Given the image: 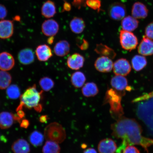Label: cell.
Segmentation results:
<instances>
[{"instance_id": "cell-12", "label": "cell", "mask_w": 153, "mask_h": 153, "mask_svg": "<svg viewBox=\"0 0 153 153\" xmlns=\"http://www.w3.org/2000/svg\"><path fill=\"white\" fill-rule=\"evenodd\" d=\"M59 25L56 21L53 19L45 20L42 25L43 33L48 37H53L58 33Z\"/></svg>"}, {"instance_id": "cell-18", "label": "cell", "mask_w": 153, "mask_h": 153, "mask_svg": "<svg viewBox=\"0 0 153 153\" xmlns=\"http://www.w3.org/2000/svg\"><path fill=\"white\" fill-rule=\"evenodd\" d=\"M117 150V145L114 141L109 138L102 140L98 145L99 153H114Z\"/></svg>"}, {"instance_id": "cell-11", "label": "cell", "mask_w": 153, "mask_h": 153, "mask_svg": "<svg viewBox=\"0 0 153 153\" xmlns=\"http://www.w3.org/2000/svg\"><path fill=\"white\" fill-rule=\"evenodd\" d=\"M112 59L108 57L101 56L97 58L94 63L95 68L97 71L108 73L111 71L113 68Z\"/></svg>"}, {"instance_id": "cell-39", "label": "cell", "mask_w": 153, "mask_h": 153, "mask_svg": "<svg viewBox=\"0 0 153 153\" xmlns=\"http://www.w3.org/2000/svg\"><path fill=\"white\" fill-rule=\"evenodd\" d=\"M7 14V10L4 5L0 4V19H4Z\"/></svg>"}, {"instance_id": "cell-5", "label": "cell", "mask_w": 153, "mask_h": 153, "mask_svg": "<svg viewBox=\"0 0 153 153\" xmlns=\"http://www.w3.org/2000/svg\"><path fill=\"white\" fill-rule=\"evenodd\" d=\"M44 136L47 140L60 143L66 138L65 131L60 124L54 122L45 128Z\"/></svg>"}, {"instance_id": "cell-29", "label": "cell", "mask_w": 153, "mask_h": 153, "mask_svg": "<svg viewBox=\"0 0 153 153\" xmlns=\"http://www.w3.org/2000/svg\"><path fill=\"white\" fill-rule=\"evenodd\" d=\"M147 64L146 58L141 55H135L132 59V66L136 71H139L143 70L146 66Z\"/></svg>"}, {"instance_id": "cell-41", "label": "cell", "mask_w": 153, "mask_h": 153, "mask_svg": "<svg viewBox=\"0 0 153 153\" xmlns=\"http://www.w3.org/2000/svg\"><path fill=\"white\" fill-rule=\"evenodd\" d=\"M71 9V4L68 2L65 1L63 5V11H70Z\"/></svg>"}, {"instance_id": "cell-45", "label": "cell", "mask_w": 153, "mask_h": 153, "mask_svg": "<svg viewBox=\"0 0 153 153\" xmlns=\"http://www.w3.org/2000/svg\"><path fill=\"white\" fill-rule=\"evenodd\" d=\"M53 39H54V37H49L48 39V43L50 45L52 44L53 43Z\"/></svg>"}, {"instance_id": "cell-24", "label": "cell", "mask_w": 153, "mask_h": 153, "mask_svg": "<svg viewBox=\"0 0 153 153\" xmlns=\"http://www.w3.org/2000/svg\"><path fill=\"white\" fill-rule=\"evenodd\" d=\"M70 27L71 30L73 33L79 34L81 33L85 30V22L83 19L75 17L71 21Z\"/></svg>"}, {"instance_id": "cell-43", "label": "cell", "mask_w": 153, "mask_h": 153, "mask_svg": "<svg viewBox=\"0 0 153 153\" xmlns=\"http://www.w3.org/2000/svg\"><path fill=\"white\" fill-rule=\"evenodd\" d=\"M83 153H97L95 149L93 148H88L84 151Z\"/></svg>"}, {"instance_id": "cell-33", "label": "cell", "mask_w": 153, "mask_h": 153, "mask_svg": "<svg viewBox=\"0 0 153 153\" xmlns=\"http://www.w3.org/2000/svg\"><path fill=\"white\" fill-rule=\"evenodd\" d=\"M39 85L43 91H48L54 87L55 83L51 78L45 76L40 79Z\"/></svg>"}, {"instance_id": "cell-22", "label": "cell", "mask_w": 153, "mask_h": 153, "mask_svg": "<svg viewBox=\"0 0 153 153\" xmlns=\"http://www.w3.org/2000/svg\"><path fill=\"white\" fill-rule=\"evenodd\" d=\"M11 149L14 153H30L29 144L25 140L19 139L13 143Z\"/></svg>"}, {"instance_id": "cell-26", "label": "cell", "mask_w": 153, "mask_h": 153, "mask_svg": "<svg viewBox=\"0 0 153 153\" xmlns=\"http://www.w3.org/2000/svg\"><path fill=\"white\" fill-rule=\"evenodd\" d=\"M82 94L86 97H94L98 94L99 90L96 84L92 82L84 85L82 89Z\"/></svg>"}, {"instance_id": "cell-37", "label": "cell", "mask_w": 153, "mask_h": 153, "mask_svg": "<svg viewBox=\"0 0 153 153\" xmlns=\"http://www.w3.org/2000/svg\"><path fill=\"white\" fill-rule=\"evenodd\" d=\"M87 1V0H73L72 4L76 8L79 9L82 7L85 6Z\"/></svg>"}, {"instance_id": "cell-19", "label": "cell", "mask_w": 153, "mask_h": 153, "mask_svg": "<svg viewBox=\"0 0 153 153\" xmlns=\"http://www.w3.org/2000/svg\"><path fill=\"white\" fill-rule=\"evenodd\" d=\"M36 54L38 60L41 62H46L53 55L51 48L45 44L40 45L36 48Z\"/></svg>"}, {"instance_id": "cell-30", "label": "cell", "mask_w": 153, "mask_h": 153, "mask_svg": "<svg viewBox=\"0 0 153 153\" xmlns=\"http://www.w3.org/2000/svg\"><path fill=\"white\" fill-rule=\"evenodd\" d=\"M44 140V136L40 132L35 131L30 134L29 140L32 145L35 147L41 146Z\"/></svg>"}, {"instance_id": "cell-3", "label": "cell", "mask_w": 153, "mask_h": 153, "mask_svg": "<svg viewBox=\"0 0 153 153\" xmlns=\"http://www.w3.org/2000/svg\"><path fill=\"white\" fill-rule=\"evenodd\" d=\"M138 102L137 116L146 124L153 134V97L146 94Z\"/></svg>"}, {"instance_id": "cell-32", "label": "cell", "mask_w": 153, "mask_h": 153, "mask_svg": "<svg viewBox=\"0 0 153 153\" xmlns=\"http://www.w3.org/2000/svg\"><path fill=\"white\" fill-rule=\"evenodd\" d=\"M12 81V76L8 72L0 71V89L7 88Z\"/></svg>"}, {"instance_id": "cell-44", "label": "cell", "mask_w": 153, "mask_h": 153, "mask_svg": "<svg viewBox=\"0 0 153 153\" xmlns=\"http://www.w3.org/2000/svg\"><path fill=\"white\" fill-rule=\"evenodd\" d=\"M48 117L47 116L43 115L41 117L39 118V120L40 122L42 123H45L46 122H47L48 120Z\"/></svg>"}, {"instance_id": "cell-21", "label": "cell", "mask_w": 153, "mask_h": 153, "mask_svg": "<svg viewBox=\"0 0 153 153\" xmlns=\"http://www.w3.org/2000/svg\"><path fill=\"white\" fill-rule=\"evenodd\" d=\"M70 46L66 40H62L55 44L53 48V51L56 56L64 57L70 53Z\"/></svg>"}, {"instance_id": "cell-10", "label": "cell", "mask_w": 153, "mask_h": 153, "mask_svg": "<svg viewBox=\"0 0 153 153\" xmlns=\"http://www.w3.org/2000/svg\"><path fill=\"white\" fill-rule=\"evenodd\" d=\"M113 71L116 75L126 76L131 70V67L128 61L125 59H118L114 63Z\"/></svg>"}, {"instance_id": "cell-2", "label": "cell", "mask_w": 153, "mask_h": 153, "mask_svg": "<svg viewBox=\"0 0 153 153\" xmlns=\"http://www.w3.org/2000/svg\"><path fill=\"white\" fill-rule=\"evenodd\" d=\"M43 91H38L36 85L28 88L20 97V104L16 111L22 110L23 107L28 109L33 108L37 112H41L42 106L39 104Z\"/></svg>"}, {"instance_id": "cell-1", "label": "cell", "mask_w": 153, "mask_h": 153, "mask_svg": "<svg viewBox=\"0 0 153 153\" xmlns=\"http://www.w3.org/2000/svg\"><path fill=\"white\" fill-rule=\"evenodd\" d=\"M112 135L122 142L116 151V153H123L128 145H138L142 146L149 153L148 148L153 144V140L143 136L142 129L135 120L122 117L116 123L112 124Z\"/></svg>"}, {"instance_id": "cell-27", "label": "cell", "mask_w": 153, "mask_h": 153, "mask_svg": "<svg viewBox=\"0 0 153 153\" xmlns=\"http://www.w3.org/2000/svg\"><path fill=\"white\" fill-rule=\"evenodd\" d=\"M86 81V78L85 74L81 71L74 72L71 77V82L72 85L76 88L83 87Z\"/></svg>"}, {"instance_id": "cell-34", "label": "cell", "mask_w": 153, "mask_h": 153, "mask_svg": "<svg viewBox=\"0 0 153 153\" xmlns=\"http://www.w3.org/2000/svg\"><path fill=\"white\" fill-rule=\"evenodd\" d=\"M6 94L9 98L11 99H16L21 96L20 89L15 85H10L7 88Z\"/></svg>"}, {"instance_id": "cell-20", "label": "cell", "mask_w": 153, "mask_h": 153, "mask_svg": "<svg viewBox=\"0 0 153 153\" xmlns=\"http://www.w3.org/2000/svg\"><path fill=\"white\" fill-rule=\"evenodd\" d=\"M34 53L32 50L30 48L23 49L19 52L18 59L19 62L24 65H28L34 62Z\"/></svg>"}, {"instance_id": "cell-23", "label": "cell", "mask_w": 153, "mask_h": 153, "mask_svg": "<svg viewBox=\"0 0 153 153\" xmlns=\"http://www.w3.org/2000/svg\"><path fill=\"white\" fill-rule=\"evenodd\" d=\"M139 22L132 16H128L124 18L121 22L123 30L129 32L134 31L138 27Z\"/></svg>"}, {"instance_id": "cell-35", "label": "cell", "mask_w": 153, "mask_h": 153, "mask_svg": "<svg viewBox=\"0 0 153 153\" xmlns=\"http://www.w3.org/2000/svg\"><path fill=\"white\" fill-rule=\"evenodd\" d=\"M86 5L91 8L99 11L101 7L100 0H87L86 2Z\"/></svg>"}, {"instance_id": "cell-46", "label": "cell", "mask_w": 153, "mask_h": 153, "mask_svg": "<svg viewBox=\"0 0 153 153\" xmlns=\"http://www.w3.org/2000/svg\"><path fill=\"white\" fill-rule=\"evenodd\" d=\"M20 17L18 16H16L14 18V20H16L17 21H20Z\"/></svg>"}, {"instance_id": "cell-17", "label": "cell", "mask_w": 153, "mask_h": 153, "mask_svg": "<svg viewBox=\"0 0 153 153\" xmlns=\"http://www.w3.org/2000/svg\"><path fill=\"white\" fill-rule=\"evenodd\" d=\"M149 10L143 3L137 2L134 4L131 9L132 16L136 19H143L148 16Z\"/></svg>"}, {"instance_id": "cell-15", "label": "cell", "mask_w": 153, "mask_h": 153, "mask_svg": "<svg viewBox=\"0 0 153 153\" xmlns=\"http://www.w3.org/2000/svg\"><path fill=\"white\" fill-rule=\"evenodd\" d=\"M15 59L13 55L7 52L0 53V70L4 71L10 70L14 68Z\"/></svg>"}, {"instance_id": "cell-47", "label": "cell", "mask_w": 153, "mask_h": 153, "mask_svg": "<svg viewBox=\"0 0 153 153\" xmlns=\"http://www.w3.org/2000/svg\"><path fill=\"white\" fill-rule=\"evenodd\" d=\"M149 94L150 96V97H153V91L152 92L150 93H149Z\"/></svg>"}, {"instance_id": "cell-38", "label": "cell", "mask_w": 153, "mask_h": 153, "mask_svg": "<svg viewBox=\"0 0 153 153\" xmlns=\"http://www.w3.org/2000/svg\"><path fill=\"white\" fill-rule=\"evenodd\" d=\"M123 153H140V152L138 149L133 145H128L124 149Z\"/></svg>"}, {"instance_id": "cell-40", "label": "cell", "mask_w": 153, "mask_h": 153, "mask_svg": "<svg viewBox=\"0 0 153 153\" xmlns=\"http://www.w3.org/2000/svg\"><path fill=\"white\" fill-rule=\"evenodd\" d=\"M20 126L21 127L27 128L30 125V122L26 119H22L20 122Z\"/></svg>"}, {"instance_id": "cell-8", "label": "cell", "mask_w": 153, "mask_h": 153, "mask_svg": "<svg viewBox=\"0 0 153 153\" xmlns=\"http://www.w3.org/2000/svg\"><path fill=\"white\" fill-rule=\"evenodd\" d=\"M111 85L113 89L124 95L126 91H131V89L128 85L127 79L123 76H114L111 79Z\"/></svg>"}, {"instance_id": "cell-7", "label": "cell", "mask_w": 153, "mask_h": 153, "mask_svg": "<svg viewBox=\"0 0 153 153\" xmlns=\"http://www.w3.org/2000/svg\"><path fill=\"white\" fill-rule=\"evenodd\" d=\"M108 14L112 20L119 21L125 16L127 10L125 5L119 2L111 4L108 9Z\"/></svg>"}, {"instance_id": "cell-13", "label": "cell", "mask_w": 153, "mask_h": 153, "mask_svg": "<svg viewBox=\"0 0 153 153\" xmlns=\"http://www.w3.org/2000/svg\"><path fill=\"white\" fill-rule=\"evenodd\" d=\"M85 57L79 53H75L70 55L67 60V65L71 69L78 70L84 66Z\"/></svg>"}, {"instance_id": "cell-25", "label": "cell", "mask_w": 153, "mask_h": 153, "mask_svg": "<svg viewBox=\"0 0 153 153\" xmlns=\"http://www.w3.org/2000/svg\"><path fill=\"white\" fill-rule=\"evenodd\" d=\"M56 7L53 2L48 1L44 3L42 7L41 13L46 18H52L56 14Z\"/></svg>"}, {"instance_id": "cell-6", "label": "cell", "mask_w": 153, "mask_h": 153, "mask_svg": "<svg viewBox=\"0 0 153 153\" xmlns=\"http://www.w3.org/2000/svg\"><path fill=\"white\" fill-rule=\"evenodd\" d=\"M120 45L126 50H133L136 48L138 45V40L136 36L131 32L120 30Z\"/></svg>"}, {"instance_id": "cell-28", "label": "cell", "mask_w": 153, "mask_h": 153, "mask_svg": "<svg viewBox=\"0 0 153 153\" xmlns=\"http://www.w3.org/2000/svg\"><path fill=\"white\" fill-rule=\"evenodd\" d=\"M95 51L101 56L108 57L111 59H114L116 56V53L113 49L102 44L97 45Z\"/></svg>"}, {"instance_id": "cell-36", "label": "cell", "mask_w": 153, "mask_h": 153, "mask_svg": "<svg viewBox=\"0 0 153 153\" xmlns=\"http://www.w3.org/2000/svg\"><path fill=\"white\" fill-rule=\"evenodd\" d=\"M145 36L152 40H153V22L150 23L145 29Z\"/></svg>"}, {"instance_id": "cell-16", "label": "cell", "mask_w": 153, "mask_h": 153, "mask_svg": "<svg viewBox=\"0 0 153 153\" xmlns=\"http://www.w3.org/2000/svg\"><path fill=\"white\" fill-rule=\"evenodd\" d=\"M138 52L143 56L153 54V41L146 36H143L138 47Z\"/></svg>"}, {"instance_id": "cell-42", "label": "cell", "mask_w": 153, "mask_h": 153, "mask_svg": "<svg viewBox=\"0 0 153 153\" xmlns=\"http://www.w3.org/2000/svg\"><path fill=\"white\" fill-rule=\"evenodd\" d=\"M17 115H18L19 117L22 119V118L24 117L25 115V113L22 110H19L17 111Z\"/></svg>"}, {"instance_id": "cell-31", "label": "cell", "mask_w": 153, "mask_h": 153, "mask_svg": "<svg viewBox=\"0 0 153 153\" xmlns=\"http://www.w3.org/2000/svg\"><path fill=\"white\" fill-rule=\"evenodd\" d=\"M60 147L58 143L47 140L42 149L43 153H60Z\"/></svg>"}, {"instance_id": "cell-4", "label": "cell", "mask_w": 153, "mask_h": 153, "mask_svg": "<svg viewBox=\"0 0 153 153\" xmlns=\"http://www.w3.org/2000/svg\"><path fill=\"white\" fill-rule=\"evenodd\" d=\"M124 95L114 89L108 90L106 93V99L111 105V112L114 118L117 120L121 118L124 114L123 108L121 105L122 97Z\"/></svg>"}, {"instance_id": "cell-9", "label": "cell", "mask_w": 153, "mask_h": 153, "mask_svg": "<svg viewBox=\"0 0 153 153\" xmlns=\"http://www.w3.org/2000/svg\"><path fill=\"white\" fill-rule=\"evenodd\" d=\"M22 119L11 112L3 111L0 113V128L3 129L11 127L15 121L20 122Z\"/></svg>"}, {"instance_id": "cell-14", "label": "cell", "mask_w": 153, "mask_h": 153, "mask_svg": "<svg viewBox=\"0 0 153 153\" xmlns=\"http://www.w3.org/2000/svg\"><path fill=\"white\" fill-rule=\"evenodd\" d=\"M14 24L12 21H0V38L7 39L10 38L14 33Z\"/></svg>"}]
</instances>
